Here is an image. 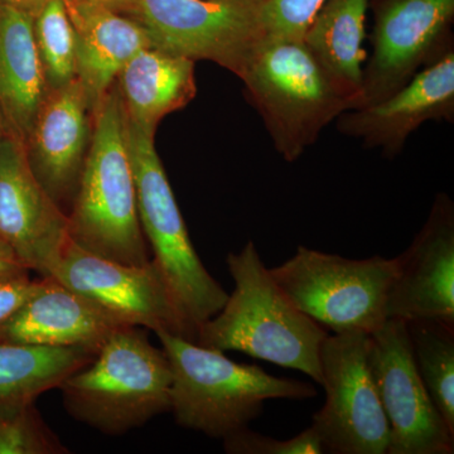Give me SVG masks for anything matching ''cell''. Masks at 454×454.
<instances>
[{
  "label": "cell",
  "mask_w": 454,
  "mask_h": 454,
  "mask_svg": "<svg viewBox=\"0 0 454 454\" xmlns=\"http://www.w3.org/2000/svg\"><path fill=\"white\" fill-rule=\"evenodd\" d=\"M226 264L234 291L220 312L199 328L197 345L243 352L297 370L322 385L321 348L327 331L283 294L253 241L240 253H230Z\"/></svg>",
  "instance_id": "1"
},
{
  "label": "cell",
  "mask_w": 454,
  "mask_h": 454,
  "mask_svg": "<svg viewBox=\"0 0 454 454\" xmlns=\"http://www.w3.org/2000/svg\"><path fill=\"white\" fill-rule=\"evenodd\" d=\"M68 216L74 244L122 264H148L136 178L128 149L127 116L115 83L92 112L88 155Z\"/></svg>",
  "instance_id": "2"
},
{
  "label": "cell",
  "mask_w": 454,
  "mask_h": 454,
  "mask_svg": "<svg viewBox=\"0 0 454 454\" xmlns=\"http://www.w3.org/2000/svg\"><path fill=\"white\" fill-rule=\"evenodd\" d=\"M172 369L170 411L182 428L223 439L249 427L267 400H309V382L277 378L262 367L238 364L219 349L169 333H155Z\"/></svg>",
  "instance_id": "3"
},
{
  "label": "cell",
  "mask_w": 454,
  "mask_h": 454,
  "mask_svg": "<svg viewBox=\"0 0 454 454\" xmlns=\"http://www.w3.org/2000/svg\"><path fill=\"white\" fill-rule=\"evenodd\" d=\"M172 369L145 328H121L88 366L59 385L74 419L106 434H124L170 411Z\"/></svg>",
  "instance_id": "4"
},
{
  "label": "cell",
  "mask_w": 454,
  "mask_h": 454,
  "mask_svg": "<svg viewBox=\"0 0 454 454\" xmlns=\"http://www.w3.org/2000/svg\"><path fill=\"white\" fill-rule=\"evenodd\" d=\"M239 79L286 162L297 160L351 109L303 41L265 38Z\"/></svg>",
  "instance_id": "5"
},
{
  "label": "cell",
  "mask_w": 454,
  "mask_h": 454,
  "mask_svg": "<svg viewBox=\"0 0 454 454\" xmlns=\"http://www.w3.org/2000/svg\"><path fill=\"white\" fill-rule=\"evenodd\" d=\"M127 116V115H125ZM155 131L127 119L128 149L136 178L140 226L153 250V262L192 340L220 312L229 293L202 264L154 145Z\"/></svg>",
  "instance_id": "6"
},
{
  "label": "cell",
  "mask_w": 454,
  "mask_h": 454,
  "mask_svg": "<svg viewBox=\"0 0 454 454\" xmlns=\"http://www.w3.org/2000/svg\"><path fill=\"white\" fill-rule=\"evenodd\" d=\"M396 270V258L348 259L301 245L269 269L295 309L334 333H372L387 321L385 306Z\"/></svg>",
  "instance_id": "7"
},
{
  "label": "cell",
  "mask_w": 454,
  "mask_h": 454,
  "mask_svg": "<svg viewBox=\"0 0 454 454\" xmlns=\"http://www.w3.org/2000/svg\"><path fill=\"white\" fill-rule=\"evenodd\" d=\"M262 7L223 0H136L128 17L145 27L154 49L206 59L240 77L267 38Z\"/></svg>",
  "instance_id": "8"
},
{
  "label": "cell",
  "mask_w": 454,
  "mask_h": 454,
  "mask_svg": "<svg viewBox=\"0 0 454 454\" xmlns=\"http://www.w3.org/2000/svg\"><path fill=\"white\" fill-rule=\"evenodd\" d=\"M369 333L328 334L322 343L325 402L313 415L325 453L385 454L390 428L376 391L369 361Z\"/></svg>",
  "instance_id": "9"
},
{
  "label": "cell",
  "mask_w": 454,
  "mask_h": 454,
  "mask_svg": "<svg viewBox=\"0 0 454 454\" xmlns=\"http://www.w3.org/2000/svg\"><path fill=\"white\" fill-rule=\"evenodd\" d=\"M367 361L390 428L387 454H452L450 432L418 372L406 322L369 333Z\"/></svg>",
  "instance_id": "10"
},
{
  "label": "cell",
  "mask_w": 454,
  "mask_h": 454,
  "mask_svg": "<svg viewBox=\"0 0 454 454\" xmlns=\"http://www.w3.org/2000/svg\"><path fill=\"white\" fill-rule=\"evenodd\" d=\"M373 17L357 107L380 103L454 47V0H376Z\"/></svg>",
  "instance_id": "11"
},
{
  "label": "cell",
  "mask_w": 454,
  "mask_h": 454,
  "mask_svg": "<svg viewBox=\"0 0 454 454\" xmlns=\"http://www.w3.org/2000/svg\"><path fill=\"white\" fill-rule=\"evenodd\" d=\"M52 278L97 301L125 325L192 340L153 260L143 267L122 264L70 240Z\"/></svg>",
  "instance_id": "12"
},
{
  "label": "cell",
  "mask_w": 454,
  "mask_h": 454,
  "mask_svg": "<svg viewBox=\"0 0 454 454\" xmlns=\"http://www.w3.org/2000/svg\"><path fill=\"white\" fill-rule=\"evenodd\" d=\"M0 238L28 270L55 276L70 239L68 216L29 166L26 143L0 139Z\"/></svg>",
  "instance_id": "13"
},
{
  "label": "cell",
  "mask_w": 454,
  "mask_h": 454,
  "mask_svg": "<svg viewBox=\"0 0 454 454\" xmlns=\"http://www.w3.org/2000/svg\"><path fill=\"white\" fill-rule=\"evenodd\" d=\"M397 259L387 319H437L454 325V203L438 193L428 219Z\"/></svg>",
  "instance_id": "14"
},
{
  "label": "cell",
  "mask_w": 454,
  "mask_h": 454,
  "mask_svg": "<svg viewBox=\"0 0 454 454\" xmlns=\"http://www.w3.org/2000/svg\"><path fill=\"white\" fill-rule=\"evenodd\" d=\"M454 121V47L380 103L349 109L336 119L337 130L380 149L387 158L402 153L424 122Z\"/></svg>",
  "instance_id": "15"
},
{
  "label": "cell",
  "mask_w": 454,
  "mask_h": 454,
  "mask_svg": "<svg viewBox=\"0 0 454 454\" xmlns=\"http://www.w3.org/2000/svg\"><path fill=\"white\" fill-rule=\"evenodd\" d=\"M92 112L79 79L51 89L26 140L29 166L57 205L74 201L91 140Z\"/></svg>",
  "instance_id": "16"
},
{
  "label": "cell",
  "mask_w": 454,
  "mask_h": 454,
  "mask_svg": "<svg viewBox=\"0 0 454 454\" xmlns=\"http://www.w3.org/2000/svg\"><path fill=\"white\" fill-rule=\"evenodd\" d=\"M128 327L121 319L52 277L0 328V343L82 348L98 354L110 337Z\"/></svg>",
  "instance_id": "17"
},
{
  "label": "cell",
  "mask_w": 454,
  "mask_h": 454,
  "mask_svg": "<svg viewBox=\"0 0 454 454\" xmlns=\"http://www.w3.org/2000/svg\"><path fill=\"white\" fill-rule=\"evenodd\" d=\"M76 35L77 79L91 98L92 110L116 82L119 73L151 37L133 18L110 9L65 0Z\"/></svg>",
  "instance_id": "18"
},
{
  "label": "cell",
  "mask_w": 454,
  "mask_h": 454,
  "mask_svg": "<svg viewBox=\"0 0 454 454\" xmlns=\"http://www.w3.org/2000/svg\"><path fill=\"white\" fill-rule=\"evenodd\" d=\"M49 91L33 17L0 3V115L5 131L26 143Z\"/></svg>",
  "instance_id": "19"
},
{
  "label": "cell",
  "mask_w": 454,
  "mask_h": 454,
  "mask_svg": "<svg viewBox=\"0 0 454 454\" xmlns=\"http://www.w3.org/2000/svg\"><path fill=\"white\" fill-rule=\"evenodd\" d=\"M195 64L154 47L131 57L115 82L128 121L155 131L164 116L186 107L197 94Z\"/></svg>",
  "instance_id": "20"
},
{
  "label": "cell",
  "mask_w": 454,
  "mask_h": 454,
  "mask_svg": "<svg viewBox=\"0 0 454 454\" xmlns=\"http://www.w3.org/2000/svg\"><path fill=\"white\" fill-rule=\"evenodd\" d=\"M370 0H325L304 33L303 43L348 98L360 104L366 51L364 40Z\"/></svg>",
  "instance_id": "21"
},
{
  "label": "cell",
  "mask_w": 454,
  "mask_h": 454,
  "mask_svg": "<svg viewBox=\"0 0 454 454\" xmlns=\"http://www.w3.org/2000/svg\"><path fill=\"white\" fill-rule=\"evenodd\" d=\"M95 356L82 348L0 343V405L35 402Z\"/></svg>",
  "instance_id": "22"
},
{
  "label": "cell",
  "mask_w": 454,
  "mask_h": 454,
  "mask_svg": "<svg viewBox=\"0 0 454 454\" xmlns=\"http://www.w3.org/2000/svg\"><path fill=\"white\" fill-rule=\"evenodd\" d=\"M418 372L454 433V325L437 319L406 322Z\"/></svg>",
  "instance_id": "23"
},
{
  "label": "cell",
  "mask_w": 454,
  "mask_h": 454,
  "mask_svg": "<svg viewBox=\"0 0 454 454\" xmlns=\"http://www.w3.org/2000/svg\"><path fill=\"white\" fill-rule=\"evenodd\" d=\"M33 28L50 90L77 79L76 35L65 0H50L33 17Z\"/></svg>",
  "instance_id": "24"
},
{
  "label": "cell",
  "mask_w": 454,
  "mask_h": 454,
  "mask_svg": "<svg viewBox=\"0 0 454 454\" xmlns=\"http://www.w3.org/2000/svg\"><path fill=\"white\" fill-rule=\"evenodd\" d=\"M35 403L0 405V454L70 453Z\"/></svg>",
  "instance_id": "25"
},
{
  "label": "cell",
  "mask_w": 454,
  "mask_h": 454,
  "mask_svg": "<svg viewBox=\"0 0 454 454\" xmlns=\"http://www.w3.org/2000/svg\"><path fill=\"white\" fill-rule=\"evenodd\" d=\"M223 450L229 454H322L324 443L310 426L291 439H276L253 432L249 427L223 439Z\"/></svg>",
  "instance_id": "26"
},
{
  "label": "cell",
  "mask_w": 454,
  "mask_h": 454,
  "mask_svg": "<svg viewBox=\"0 0 454 454\" xmlns=\"http://www.w3.org/2000/svg\"><path fill=\"white\" fill-rule=\"evenodd\" d=\"M325 0H264L262 20L267 37L303 41Z\"/></svg>",
  "instance_id": "27"
},
{
  "label": "cell",
  "mask_w": 454,
  "mask_h": 454,
  "mask_svg": "<svg viewBox=\"0 0 454 454\" xmlns=\"http://www.w3.org/2000/svg\"><path fill=\"white\" fill-rule=\"evenodd\" d=\"M43 277L33 280L28 274L0 280V328L41 288Z\"/></svg>",
  "instance_id": "28"
},
{
  "label": "cell",
  "mask_w": 454,
  "mask_h": 454,
  "mask_svg": "<svg viewBox=\"0 0 454 454\" xmlns=\"http://www.w3.org/2000/svg\"><path fill=\"white\" fill-rule=\"evenodd\" d=\"M28 271L16 252L0 238V280L28 274Z\"/></svg>",
  "instance_id": "29"
},
{
  "label": "cell",
  "mask_w": 454,
  "mask_h": 454,
  "mask_svg": "<svg viewBox=\"0 0 454 454\" xmlns=\"http://www.w3.org/2000/svg\"><path fill=\"white\" fill-rule=\"evenodd\" d=\"M68 2L85 3V4L98 5L116 12V13L128 16L133 8L136 0H68Z\"/></svg>",
  "instance_id": "30"
},
{
  "label": "cell",
  "mask_w": 454,
  "mask_h": 454,
  "mask_svg": "<svg viewBox=\"0 0 454 454\" xmlns=\"http://www.w3.org/2000/svg\"><path fill=\"white\" fill-rule=\"evenodd\" d=\"M49 2L50 0H0L3 4L20 9V11L31 14L32 17H35Z\"/></svg>",
  "instance_id": "31"
},
{
  "label": "cell",
  "mask_w": 454,
  "mask_h": 454,
  "mask_svg": "<svg viewBox=\"0 0 454 454\" xmlns=\"http://www.w3.org/2000/svg\"><path fill=\"white\" fill-rule=\"evenodd\" d=\"M223 2L258 3V4H262L264 0H223Z\"/></svg>",
  "instance_id": "32"
},
{
  "label": "cell",
  "mask_w": 454,
  "mask_h": 454,
  "mask_svg": "<svg viewBox=\"0 0 454 454\" xmlns=\"http://www.w3.org/2000/svg\"><path fill=\"white\" fill-rule=\"evenodd\" d=\"M4 122H3L2 115H0V139H2L3 134H4Z\"/></svg>",
  "instance_id": "33"
}]
</instances>
